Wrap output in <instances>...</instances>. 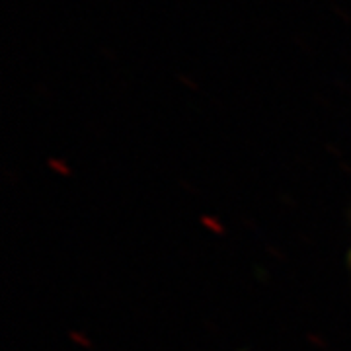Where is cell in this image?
<instances>
[{
	"mask_svg": "<svg viewBox=\"0 0 351 351\" xmlns=\"http://www.w3.org/2000/svg\"><path fill=\"white\" fill-rule=\"evenodd\" d=\"M348 263H350V267H351V248H350V254H348Z\"/></svg>",
	"mask_w": 351,
	"mask_h": 351,
	"instance_id": "obj_1",
	"label": "cell"
}]
</instances>
